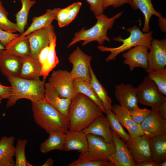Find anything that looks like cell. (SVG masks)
Listing matches in <instances>:
<instances>
[{
    "label": "cell",
    "instance_id": "obj_53",
    "mask_svg": "<svg viewBox=\"0 0 166 166\" xmlns=\"http://www.w3.org/2000/svg\"><path fill=\"white\" fill-rule=\"evenodd\" d=\"M2 5V3L1 1L0 0V6Z\"/></svg>",
    "mask_w": 166,
    "mask_h": 166
},
{
    "label": "cell",
    "instance_id": "obj_19",
    "mask_svg": "<svg viewBox=\"0 0 166 166\" xmlns=\"http://www.w3.org/2000/svg\"><path fill=\"white\" fill-rule=\"evenodd\" d=\"M22 63V58L0 51V70L7 78L10 76L18 77Z\"/></svg>",
    "mask_w": 166,
    "mask_h": 166
},
{
    "label": "cell",
    "instance_id": "obj_7",
    "mask_svg": "<svg viewBox=\"0 0 166 166\" xmlns=\"http://www.w3.org/2000/svg\"><path fill=\"white\" fill-rule=\"evenodd\" d=\"M138 103L151 108H157L166 97L162 94L155 83L148 76L136 88Z\"/></svg>",
    "mask_w": 166,
    "mask_h": 166
},
{
    "label": "cell",
    "instance_id": "obj_39",
    "mask_svg": "<svg viewBox=\"0 0 166 166\" xmlns=\"http://www.w3.org/2000/svg\"><path fill=\"white\" fill-rule=\"evenodd\" d=\"M90 5V10L95 17L103 14L104 11V0H86Z\"/></svg>",
    "mask_w": 166,
    "mask_h": 166
},
{
    "label": "cell",
    "instance_id": "obj_34",
    "mask_svg": "<svg viewBox=\"0 0 166 166\" xmlns=\"http://www.w3.org/2000/svg\"><path fill=\"white\" fill-rule=\"evenodd\" d=\"M147 76L155 83L161 93L166 95V67L148 73Z\"/></svg>",
    "mask_w": 166,
    "mask_h": 166
},
{
    "label": "cell",
    "instance_id": "obj_35",
    "mask_svg": "<svg viewBox=\"0 0 166 166\" xmlns=\"http://www.w3.org/2000/svg\"><path fill=\"white\" fill-rule=\"evenodd\" d=\"M28 140L26 139H18L14 150L15 161L14 166H32L26 159L25 150Z\"/></svg>",
    "mask_w": 166,
    "mask_h": 166
},
{
    "label": "cell",
    "instance_id": "obj_44",
    "mask_svg": "<svg viewBox=\"0 0 166 166\" xmlns=\"http://www.w3.org/2000/svg\"><path fill=\"white\" fill-rule=\"evenodd\" d=\"M11 94V86H6L0 83V97L2 99L7 100L10 98Z\"/></svg>",
    "mask_w": 166,
    "mask_h": 166
},
{
    "label": "cell",
    "instance_id": "obj_37",
    "mask_svg": "<svg viewBox=\"0 0 166 166\" xmlns=\"http://www.w3.org/2000/svg\"><path fill=\"white\" fill-rule=\"evenodd\" d=\"M68 166H110L109 161L92 160L79 158Z\"/></svg>",
    "mask_w": 166,
    "mask_h": 166
},
{
    "label": "cell",
    "instance_id": "obj_27",
    "mask_svg": "<svg viewBox=\"0 0 166 166\" xmlns=\"http://www.w3.org/2000/svg\"><path fill=\"white\" fill-rule=\"evenodd\" d=\"M3 52L22 58L31 55L30 44L25 37L15 42H11L1 50Z\"/></svg>",
    "mask_w": 166,
    "mask_h": 166
},
{
    "label": "cell",
    "instance_id": "obj_49",
    "mask_svg": "<svg viewBox=\"0 0 166 166\" xmlns=\"http://www.w3.org/2000/svg\"><path fill=\"white\" fill-rule=\"evenodd\" d=\"M54 161L51 158H48L45 162L42 165V166H52L53 164Z\"/></svg>",
    "mask_w": 166,
    "mask_h": 166
},
{
    "label": "cell",
    "instance_id": "obj_52",
    "mask_svg": "<svg viewBox=\"0 0 166 166\" xmlns=\"http://www.w3.org/2000/svg\"><path fill=\"white\" fill-rule=\"evenodd\" d=\"M2 99L0 97V104L1 103Z\"/></svg>",
    "mask_w": 166,
    "mask_h": 166
},
{
    "label": "cell",
    "instance_id": "obj_31",
    "mask_svg": "<svg viewBox=\"0 0 166 166\" xmlns=\"http://www.w3.org/2000/svg\"><path fill=\"white\" fill-rule=\"evenodd\" d=\"M57 37L55 35L50 42L49 49L45 63L42 68L40 76L43 77V79L46 80L49 73L59 62L56 51Z\"/></svg>",
    "mask_w": 166,
    "mask_h": 166
},
{
    "label": "cell",
    "instance_id": "obj_12",
    "mask_svg": "<svg viewBox=\"0 0 166 166\" xmlns=\"http://www.w3.org/2000/svg\"><path fill=\"white\" fill-rule=\"evenodd\" d=\"M115 152L109 159L110 166H135L133 159L126 142L111 130Z\"/></svg>",
    "mask_w": 166,
    "mask_h": 166
},
{
    "label": "cell",
    "instance_id": "obj_42",
    "mask_svg": "<svg viewBox=\"0 0 166 166\" xmlns=\"http://www.w3.org/2000/svg\"><path fill=\"white\" fill-rule=\"evenodd\" d=\"M82 5V3L77 2L70 5L67 19V26L75 19Z\"/></svg>",
    "mask_w": 166,
    "mask_h": 166
},
{
    "label": "cell",
    "instance_id": "obj_1",
    "mask_svg": "<svg viewBox=\"0 0 166 166\" xmlns=\"http://www.w3.org/2000/svg\"><path fill=\"white\" fill-rule=\"evenodd\" d=\"M103 113L97 105L84 94L78 93L72 99L67 119L69 130H83Z\"/></svg>",
    "mask_w": 166,
    "mask_h": 166
},
{
    "label": "cell",
    "instance_id": "obj_9",
    "mask_svg": "<svg viewBox=\"0 0 166 166\" xmlns=\"http://www.w3.org/2000/svg\"><path fill=\"white\" fill-rule=\"evenodd\" d=\"M92 57L84 53L79 47H77L70 54L68 60L72 64L70 72L74 79L78 78L90 83L89 69Z\"/></svg>",
    "mask_w": 166,
    "mask_h": 166
},
{
    "label": "cell",
    "instance_id": "obj_16",
    "mask_svg": "<svg viewBox=\"0 0 166 166\" xmlns=\"http://www.w3.org/2000/svg\"><path fill=\"white\" fill-rule=\"evenodd\" d=\"M114 95L120 105L128 111L139 108L138 105L136 88L132 85L121 83L116 85Z\"/></svg>",
    "mask_w": 166,
    "mask_h": 166
},
{
    "label": "cell",
    "instance_id": "obj_13",
    "mask_svg": "<svg viewBox=\"0 0 166 166\" xmlns=\"http://www.w3.org/2000/svg\"><path fill=\"white\" fill-rule=\"evenodd\" d=\"M148 55V66L145 71L149 72L166 67V39H153Z\"/></svg>",
    "mask_w": 166,
    "mask_h": 166
},
{
    "label": "cell",
    "instance_id": "obj_10",
    "mask_svg": "<svg viewBox=\"0 0 166 166\" xmlns=\"http://www.w3.org/2000/svg\"><path fill=\"white\" fill-rule=\"evenodd\" d=\"M151 137L144 134L131 137L126 143L136 164L153 160L151 147Z\"/></svg>",
    "mask_w": 166,
    "mask_h": 166
},
{
    "label": "cell",
    "instance_id": "obj_20",
    "mask_svg": "<svg viewBox=\"0 0 166 166\" xmlns=\"http://www.w3.org/2000/svg\"><path fill=\"white\" fill-rule=\"evenodd\" d=\"M58 8L47 9L44 14L33 18L31 24L26 31L11 42L18 41L31 33L51 24L53 21L56 19Z\"/></svg>",
    "mask_w": 166,
    "mask_h": 166
},
{
    "label": "cell",
    "instance_id": "obj_33",
    "mask_svg": "<svg viewBox=\"0 0 166 166\" xmlns=\"http://www.w3.org/2000/svg\"><path fill=\"white\" fill-rule=\"evenodd\" d=\"M105 114L109 121L111 130L126 143L128 142L131 136L124 131L115 114L111 111L108 110H105Z\"/></svg>",
    "mask_w": 166,
    "mask_h": 166
},
{
    "label": "cell",
    "instance_id": "obj_2",
    "mask_svg": "<svg viewBox=\"0 0 166 166\" xmlns=\"http://www.w3.org/2000/svg\"><path fill=\"white\" fill-rule=\"evenodd\" d=\"M31 104L34 121L47 133L52 131L65 133L69 129L67 118L48 103L45 98L31 102Z\"/></svg>",
    "mask_w": 166,
    "mask_h": 166
},
{
    "label": "cell",
    "instance_id": "obj_11",
    "mask_svg": "<svg viewBox=\"0 0 166 166\" xmlns=\"http://www.w3.org/2000/svg\"><path fill=\"white\" fill-rule=\"evenodd\" d=\"M55 35L54 27L51 24L26 36L29 42L31 55L38 59L40 52L49 45Z\"/></svg>",
    "mask_w": 166,
    "mask_h": 166
},
{
    "label": "cell",
    "instance_id": "obj_23",
    "mask_svg": "<svg viewBox=\"0 0 166 166\" xmlns=\"http://www.w3.org/2000/svg\"><path fill=\"white\" fill-rule=\"evenodd\" d=\"M129 4L133 9L139 10L144 14V22L142 29L144 33L150 31L149 21L153 15H156L159 19L163 17L160 12L155 9L152 0H130Z\"/></svg>",
    "mask_w": 166,
    "mask_h": 166
},
{
    "label": "cell",
    "instance_id": "obj_32",
    "mask_svg": "<svg viewBox=\"0 0 166 166\" xmlns=\"http://www.w3.org/2000/svg\"><path fill=\"white\" fill-rule=\"evenodd\" d=\"M22 3L20 10L15 15L18 32L22 34L27 24V21L30 10L36 3L35 0H19Z\"/></svg>",
    "mask_w": 166,
    "mask_h": 166
},
{
    "label": "cell",
    "instance_id": "obj_47",
    "mask_svg": "<svg viewBox=\"0 0 166 166\" xmlns=\"http://www.w3.org/2000/svg\"><path fill=\"white\" fill-rule=\"evenodd\" d=\"M159 163L153 160H147L136 164L135 166H159Z\"/></svg>",
    "mask_w": 166,
    "mask_h": 166
},
{
    "label": "cell",
    "instance_id": "obj_46",
    "mask_svg": "<svg viewBox=\"0 0 166 166\" xmlns=\"http://www.w3.org/2000/svg\"><path fill=\"white\" fill-rule=\"evenodd\" d=\"M156 109L161 117L166 120V101L163 102Z\"/></svg>",
    "mask_w": 166,
    "mask_h": 166
},
{
    "label": "cell",
    "instance_id": "obj_14",
    "mask_svg": "<svg viewBox=\"0 0 166 166\" xmlns=\"http://www.w3.org/2000/svg\"><path fill=\"white\" fill-rule=\"evenodd\" d=\"M140 125L144 134L151 137L166 135V120L161 117L155 108L150 110Z\"/></svg>",
    "mask_w": 166,
    "mask_h": 166
},
{
    "label": "cell",
    "instance_id": "obj_45",
    "mask_svg": "<svg viewBox=\"0 0 166 166\" xmlns=\"http://www.w3.org/2000/svg\"><path fill=\"white\" fill-rule=\"evenodd\" d=\"M49 49V45L47 46L42 49L38 54V60L42 66V68L46 59Z\"/></svg>",
    "mask_w": 166,
    "mask_h": 166
},
{
    "label": "cell",
    "instance_id": "obj_25",
    "mask_svg": "<svg viewBox=\"0 0 166 166\" xmlns=\"http://www.w3.org/2000/svg\"><path fill=\"white\" fill-rule=\"evenodd\" d=\"M22 65L18 77L34 79L40 76L42 66L38 59L31 55L22 58Z\"/></svg>",
    "mask_w": 166,
    "mask_h": 166
},
{
    "label": "cell",
    "instance_id": "obj_18",
    "mask_svg": "<svg viewBox=\"0 0 166 166\" xmlns=\"http://www.w3.org/2000/svg\"><path fill=\"white\" fill-rule=\"evenodd\" d=\"M64 150L69 151L76 150L80 153L87 151L88 142L86 135L82 130L71 131L66 132Z\"/></svg>",
    "mask_w": 166,
    "mask_h": 166
},
{
    "label": "cell",
    "instance_id": "obj_21",
    "mask_svg": "<svg viewBox=\"0 0 166 166\" xmlns=\"http://www.w3.org/2000/svg\"><path fill=\"white\" fill-rule=\"evenodd\" d=\"M45 100L67 118L72 99L60 97L56 90L48 82L45 83Z\"/></svg>",
    "mask_w": 166,
    "mask_h": 166
},
{
    "label": "cell",
    "instance_id": "obj_28",
    "mask_svg": "<svg viewBox=\"0 0 166 166\" xmlns=\"http://www.w3.org/2000/svg\"><path fill=\"white\" fill-rule=\"evenodd\" d=\"M89 73L91 76L90 84L104 109L105 110L111 111L112 100L109 96L106 89L97 78L91 66Z\"/></svg>",
    "mask_w": 166,
    "mask_h": 166
},
{
    "label": "cell",
    "instance_id": "obj_5",
    "mask_svg": "<svg viewBox=\"0 0 166 166\" xmlns=\"http://www.w3.org/2000/svg\"><path fill=\"white\" fill-rule=\"evenodd\" d=\"M126 30L130 33L129 36L127 38L124 39L121 36H119L113 38L115 41L122 43L120 46L114 48L100 45L97 46V48L101 52H110L105 59L106 61L115 60L120 53L136 46L143 45L150 49L151 42L153 39L152 31L144 33L136 25Z\"/></svg>",
    "mask_w": 166,
    "mask_h": 166
},
{
    "label": "cell",
    "instance_id": "obj_38",
    "mask_svg": "<svg viewBox=\"0 0 166 166\" xmlns=\"http://www.w3.org/2000/svg\"><path fill=\"white\" fill-rule=\"evenodd\" d=\"M130 117L136 124L140 125L143 121L150 112V110L140 108L129 111Z\"/></svg>",
    "mask_w": 166,
    "mask_h": 166
},
{
    "label": "cell",
    "instance_id": "obj_6",
    "mask_svg": "<svg viewBox=\"0 0 166 166\" xmlns=\"http://www.w3.org/2000/svg\"><path fill=\"white\" fill-rule=\"evenodd\" d=\"M88 142L87 151L80 153L79 158L92 160L109 161L115 152L113 141L106 142L101 137L92 134L86 135Z\"/></svg>",
    "mask_w": 166,
    "mask_h": 166
},
{
    "label": "cell",
    "instance_id": "obj_24",
    "mask_svg": "<svg viewBox=\"0 0 166 166\" xmlns=\"http://www.w3.org/2000/svg\"><path fill=\"white\" fill-rule=\"evenodd\" d=\"M15 137L3 136L0 139V166H14Z\"/></svg>",
    "mask_w": 166,
    "mask_h": 166
},
{
    "label": "cell",
    "instance_id": "obj_4",
    "mask_svg": "<svg viewBox=\"0 0 166 166\" xmlns=\"http://www.w3.org/2000/svg\"><path fill=\"white\" fill-rule=\"evenodd\" d=\"M123 12L118 13L110 18L103 14L95 17L97 19L96 24L89 29L85 30L84 27L76 32L67 48H69L80 41H83L82 43L83 46L94 41L97 42L100 45H103L105 41L109 42L110 40L107 35V31L113 27L115 20L120 18Z\"/></svg>",
    "mask_w": 166,
    "mask_h": 166
},
{
    "label": "cell",
    "instance_id": "obj_29",
    "mask_svg": "<svg viewBox=\"0 0 166 166\" xmlns=\"http://www.w3.org/2000/svg\"><path fill=\"white\" fill-rule=\"evenodd\" d=\"M151 147L154 160L159 163L166 160V135L151 137Z\"/></svg>",
    "mask_w": 166,
    "mask_h": 166
},
{
    "label": "cell",
    "instance_id": "obj_26",
    "mask_svg": "<svg viewBox=\"0 0 166 166\" xmlns=\"http://www.w3.org/2000/svg\"><path fill=\"white\" fill-rule=\"evenodd\" d=\"M49 134V137L40 145V152L45 154L53 150H64L65 133L60 131H52Z\"/></svg>",
    "mask_w": 166,
    "mask_h": 166
},
{
    "label": "cell",
    "instance_id": "obj_48",
    "mask_svg": "<svg viewBox=\"0 0 166 166\" xmlns=\"http://www.w3.org/2000/svg\"><path fill=\"white\" fill-rule=\"evenodd\" d=\"M159 25L162 31L166 32V18L163 17L159 19Z\"/></svg>",
    "mask_w": 166,
    "mask_h": 166
},
{
    "label": "cell",
    "instance_id": "obj_50",
    "mask_svg": "<svg viewBox=\"0 0 166 166\" xmlns=\"http://www.w3.org/2000/svg\"><path fill=\"white\" fill-rule=\"evenodd\" d=\"M166 160L164 161L159 164V166H166Z\"/></svg>",
    "mask_w": 166,
    "mask_h": 166
},
{
    "label": "cell",
    "instance_id": "obj_3",
    "mask_svg": "<svg viewBox=\"0 0 166 166\" xmlns=\"http://www.w3.org/2000/svg\"><path fill=\"white\" fill-rule=\"evenodd\" d=\"M11 88V94L6 104L7 108L14 105L21 99H26L34 102L45 98V80H41L39 77L27 79L17 76L7 77Z\"/></svg>",
    "mask_w": 166,
    "mask_h": 166
},
{
    "label": "cell",
    "instance_id": "obj_15",
    "mask_svg": "<svg viewBox=\"0 0 166 166\" xmlns=\"http://www.w3.org/2000/svg\"><path fill=\"white\" fill-rule=\"evenodd\" d=\"M148 48L143 45L133 47L122 54L124 63L129 66V70L132 71L136 68L147 69L148 67Z\"/></svg>",
    "mask_w": 166,
    "mask_h": 166
},
{
    "label": "cell",
    "instance_id": "obj_17",
    "mask_svg": "<svg viewBox=\"0 0 166 166\" xmlns=\"http://www.w3.org/2000/svg\"><path fill=\"white\" fill-rule=\"evenodd\" d=\"M111 111L122 125L126 128L131 137L143 135L140 125L135 123L131 118L129 111L119 105L112 106Z\"/></svg>",
    "mask_w": 166,
    "mask_h": 166
},
{
    "label": "cell",
    "instance_id": "obj_30",
    "mask_svg": "<svg viewBox=\"0 0 166 166\" xmlns=\"http://www.w3.org/2000/svg\"><path fill=\"white\" fill-rule=\"evenodd\" d=\"M73 82L77 93H81L89 97L97 105L103 113H105V110L90 83L78 78H74Z\"/></svg>",
    "mask_w": 166,
    "mask_h": 166
},
{
    "label": "cell",
    "instance_id": "obj_51",
    "mask_svg": "<svg viewBox=\"0 0 166 166\" xmlns=\"http://www.w3.org/2000/svg\"><path fill=\"white\" fill-rule=\"evenodd\" d=\"M5 49V47H4L1 43L0 42V51L1 50L4 49Z\"/></svg>",
    "mask_w": 166,
    "mask_h": 166
},
{
    "label": "cell",
    "instance_id": "obj_40",
    "mask_svg": "<svg viewBox=\"0 0 166 166\" xmlns=\"http://www.w3.org/2000/svg\"><path fill=\"white\" fill-rule=\"evenodd\" d=\"M70 5L62 9L58 8L56 20L59 26L61 28L67 26V19Z\"/></svg>",
    "mask_w": 166,
    "mask_h": 166
},
{
    "label": "cell",
    "instance_id": "obj_43",
    "mask_svg": "<svg viewBox=\"0 0 166 166\" xmlns=\"http://www.w3.org/2000/svg\"><path fill=\"white\" fill-rule=\"evenodd\" d=\"M130 0H104V8L105 9L112 6L114 8L120 7L124 4H129Z\"/></svg>",
    "mask_w": 166,
    "mask_h": 166
},
{
    "label": "cell",
    "instance_id": "obj_8",
    "mask_svg": "<svg viewBox=\"0 0 166 166\" xmlns=\"http://www.w3.org/2000/svg\"><path fill=\"white\" fill-rule=\"evenodd\" d=\"M73 79L70 72L59 69L53 71L48 82L56 90L60 97L72 99L78 93L74 86Z\"/></svg>",
    "mask_w": 166,
    "mask_h": 166
},
{
    "label": "cell",
    "instance_id": "obj_41",
    "mask_svg": "<svg viewBox=\"0 0 166 166\" xmlns=\"http://www.w3.org/2000/svg\"><path fill=\"white\" fill-rule=\"evenodd\" d=\"M19 35L18 34L10 33L0 29V42L5 48L8 44Z\"/></svg>",
    "mask_w": 166,
    "mask_h": 166
},
{
    "label": "cell",
    "instance_id": "obj_22",
    "mask_svg": "<svg viewBox=\"0 0 166 166\" xmlns=\"http://www.w3.org/2000/svg\"><path fill=\"white\" fill-rule=\"evenodd\" d=\"M109 121L103 114L96 118L87 128L82 131L85 133L100 136L106 142H112V136Z\"/></svg>",
    "mask_w": 166,
    "mask_h": 166
},
{
    "label": "cell",
    "instance_id": "obj_36",
    "mask_svg": "<svg viewBox=\"0 0 166 166\" xmlns=\"http://www.w3.org/2000/svg\"><path fill=\"white\" fill-rule=\"evenodd\" d=\"M8 12L2 5L0 6V29L11 33L18 32L16 23H13L8 18Z\"/></svg>",
    "mask_w": 166,
    "mask_h": 166
}]
</instances>
